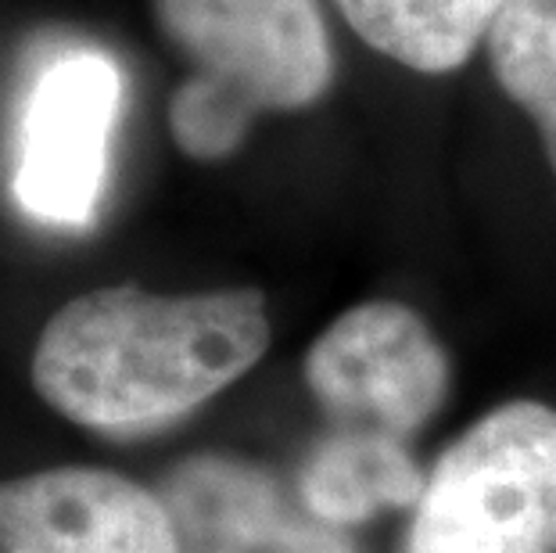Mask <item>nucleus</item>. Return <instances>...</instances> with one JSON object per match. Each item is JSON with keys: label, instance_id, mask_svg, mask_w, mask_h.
Masks as SVG:
<instances>
[{"label": "nucleus", "instance_id": "f257e3e1", "mask_svg": "<svg viewBox=\"0 0 556 553\" xmlns=\"http://www.w3.org/2000/svg\"><path fill=\"white\" fill-rule=\"evenodd\" d=\"M255 288L159 296L134 285L65 302L33 349V388L93 431H148L241 381L269 349Z\"/></svg>", "mask_w": 556, "mask_h": 553}, {"label": "nucleus", "instance_id": "f03ea898", "mask_svg": "<svg viewBox=\"0 0 556 553\" xmlns=\"http://www.w3.org/2000/svg\"><path fill=\"white\" fill-rule=\"evenodd\" d=\"M180 62L169 134L194 162H223L266 112H302L334 84L319 0H151Z\"/></svg>", "mask_w": 556, "mask_h": 553}, {"label": "nucleus", "instance_id": "7ed1b4c3", "mask_svg": "<svg viewBox=\"0 0 556 553\" xmlns=\"http://www.w3.org/2000/svg\"><path fill=\"white\" fill-rule=\"evenodd\" d=\"M402 553H556V410L492 406L445 445Z\"/></svg>", "mask_w": 556, "mask_h": 553}, {"label": "nucleus", "instance_id": "20e7f679", "mask_svg": "<svg viewBox=\"0 0 556 553\" xmlns=\"http://www.w3.org/2000/svg\"><path fill=\"white\" fill-rule=\"evenodd\" d=\"M305 385L334 425L417 435L448 395V352L406 302L370 299L334 316L305 352Z\"/></svg>", "mask_w": 556, "mask_h": 553}, {"label": "nucleus", "instance_id": "39448f33", "mask_svg": "<svg viewBox=\"0 0 556 553\" xmlns=\"http://www.w3.org/2000/svg\"><path fill=\"white\" fill-rule=\"evenodd\" d=\"M123 109V73L112 58L76 51L43 68L22 123L15 198L51 227H87L98 213L109 144Z\"/></svg>", "mask_w": 556, "mask_h": 553}, {"label": "nucleus", "instance_id": "423d86ee", "mask_svg": "<svg viewBox=\"0 0 556 553\" xmlns=\"http://www.w3.org/2000/svg\"><path fill=\"white\" fill-rule=\"evenodd\" d=\"M0 553H180L159 492L104 467L0 481Z\"/></svg>", "mask_w": 556, "mask_h": 553}, {"label": "nucleus", "instance_id": "0eeeda50", "mask_svg": "<svg viewBox=\"0 0 556 553\" xmlns=\"http://www.w3.org/2000/svg\"><path fill=\"white\" fill-rule=\"evenodd\" d=\"M159 497L180 553H359L349 532L316 521L274 470L244 456H187Z\"/></svg>", "mask_w": 556, "mask_h": 553}, {"label": "nucleus", "instance_id": "6e6552de", "mask_svg": "<svg viewBox=\"0 0 556 553\" xmlns=\"http://www.w3.org/2000/svg\"><path fill=\"white\" fill-rule=\"evenodd\" d=\"M424 481L428 475L406 439L338 425L305 456L294 497L316 521L349 532L384 511H413Z\"/></svg>", "mask_w": 556, "mask_h": 553}, {"label": "nucleus", "instance_id": "1a4fd4ad", "mask_svg": "<svg viewBox=\"0 0 556 553\" xmlns=\"http://www.w3.org/2000/svg\"><path fill=\"white\" fill-rule=\"evenodd\" d=\"M506 0H334L341 18L377 54L442 76L484 47Z\"/></svg>", "mask_w": 556, "mask_h": 553}, {"label": "nucleus", "instance_id": "9d476101", "mask_svg": "<svg viewBox=\"0 0 556 553\" xmlns=\"http://www.w3.org/2000/svg\"><path fill=\"white\" fill-rule=\"evenodd\" d=\"M484 54L500 90L535 123L556 176V0H506Z\"/></svg>", "mask_w": 556, "mask_h": 553}]
</instances>
